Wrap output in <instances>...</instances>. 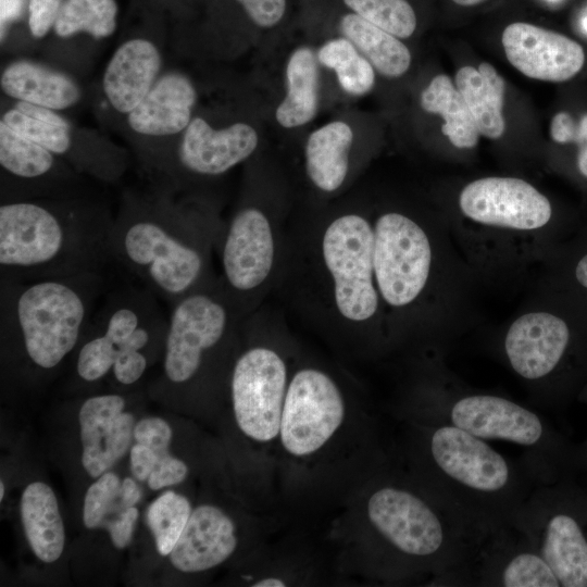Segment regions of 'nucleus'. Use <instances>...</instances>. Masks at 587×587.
<instances>
[{
	"label": "nucleus",
	"instance_id": "72a5a7b5",
	"mask_svg": "<svg viewBox=\"0 0 587 587\" xmlns=\"http://www.w3.org/2000/svg\"><path fill=\"white\" fill-rule=\"evenodd\" d=\"M400 39L410 38L417 27V15L409 0H330Z\"/></svg>",
	"mask_w": 587,
	"mask_h": 587
},
{
	"label": "nucleus",
	"instance_id": "c9c22d12",
	"mask_svg": "<svg viewBox=\"0 0 587 587\" xmlns=\"http://www.w3.org/2000/svg\"><path fill=\"white\" fill-rule=\"evenodd\" d=\"M118 476L107 471L88 488L83 509V522L87 528H105L128 507L121 497Z\"/></svg>",
	"mask_w": 587,
	"mask_h": 587
},
{
	"label": "nucleus",
	"instance_id": "c03bdc74",
	"mask_svg": "<svg viewBox=\"0 0 587 587\" xmlns=\"http://www.w3.org/2000/svg\"><path fill=\"white\" fill-rule=\"evenodd\" d=\"M577 400L587 404V385L579 392ZM579 473L578 478L587 487V437L578 445Z\"/></svg>",
	"mask_w": 587,
	"mask_h": 587
},
{
	"label": "nucleus",
	"instance_id": "bb28decb",
	"mask_svg": "<svg viewBox=\"0 0 587 587\" xmlns=\"http://www.w3.org/2000/svg\"><path fill=\"white\" fill-rule=\"evenodd\" d=\"M321 65L316 49L296 47L285 64V95L275 109V120L285 129L308 125L319 113Z\"/></svg>",
	"mask_w": 587,
	"mask_h": 587
},
{
	"label": "nucleus",
	"instance_id": "412c9836",
	"mask_svg": "<svg viewBox=\"0 0 587 587\" xmlns=\"http://www.w3.org/2000/svg\"><path fill=\"white\" fill-rule=\"evenodd\" d=\"M502 46L509 62L529 78L565 82L583 67L585 53L580 45L557 32L525 22L508 25Z\"/></svg>",
	"mask_w": 587,
	"mask_h": 587
},
{
	"label": "nucleus",
	"instance_id": "f8f14e48",
	"mask_svg": "<svg viewBox=\"0 0 587 587\" xmlns=\"http://www.w3.org/2000/svg\"><path fill=\"white\" fill-rule=\"evenodd\" d=\"M243 320L218 275L210 285L173 303L164 345L166 380L182 386L197 379L210 359L240 340Z\"/></svg>",
	"mask_w": 587,
	"mask_h": 587
},
{
	"label": "nucleus",
	"instance_id": "7c9ffc66",
	"mask_svg": "<svg viewBox=\"0 0 587 587\" xmlns=\"http://www.w3.org/2000/svg\"><path fill=\"white\" fill-rule=\"evenodd\" d=\"M321 66L335 73L340 89L351 97L367 95L375 85L376 71L346 37L334 35L316 49Z\"/></svg>",
	"mask_w": 587,
	"mask_h": 587
},
{
	"label": "nucleus",
	"instance_id": "20e7f679",
	"mask_svg": "<svg viewBox=\"0 0 587 587\" xmlns=\"http://www.w3.org/2000/svg\"><path fill=\"white\" fill-rule=\"evenodd\" d=\"M113 218L107 207L74 196L1 201L0 277L99 272Z\"/></svg>",
	"mask_w": 587,
	"mask_h": 587
},
{
	"label": "nucleus",
	"instance_id": "ea45409f",
	"mask_svg": "<svg viewBox=\"0 0 587 587\" xmlns=\"http://www.w3.org/2000/svg\"><path fill=\"white\" fill-rule=\"evenodd\" d=\"M187 474V465L182 460L170 454L155 465L147 479L148 486L153 490H159L183 482Z\"/></svg>",
	"mask_w": 587,
	"mask_h": 587
},
{
	"label": "nucleus",
	"instance_id": "f03ea898",
	"mask_svg": "<svg viewBox=\"0 0 587 587\" xmlns=\"http://www.w3.org/2000/svg\"><path fill=\"white\" fill-rule=\"evenodd\" d=\"M176 193L126 195L108 240L109 258L170 307L217 278L212 255L224 228L212 203Z\"/></svg>",
	"mask_w": 587,
	"mask_h": 587
},
{
	"label": "nucleus",
	"instance_id": "c756f323",
	"mask_svg": "<svg viewBox=\"0 0 587 587\" xmlns=\"http://www.w3.org/2000/svg\"><path fill=\"white\" fill-rule=\"evenodd\" d=\"M421 107L442 116L441 132L454 147L470 149L477 145L480 134L474 117L448 75L439 74L430 80L421 93Z\"/></svg>",
	"mask_w": 587,
	"mask_h": 587
},
{
	"label": "nucleus",
	"instance_id": "2eb2a0df",
	"mask_svg": "<svg viewBox=\"0 0 587 587\" xmlns=\"http://www.w3.org/2000/svg\"><path fill=\"white\" fill-rule=\"evenodd\" d=\"M346 414L344 392L326 370L301 365L290 373L279 438L295 457L320 450L338 430Z\"/></svg>",
	"mask_w": 587,
	"mask_h": 587
},
{
	"label": "nucleus",
	"instance_id": "7ed1b4c3",
	"mask_svg": "<svg viewBox=\"0 0 587 587\" xmlns=\"http://www.w3.org/2000/svg\"><path fill=\"white\" fill-rule=\"evenodd\" d=\"M419 486L447 510L475 546L513 523L536 482L487 440L447 424L419 423Z\"/></svg>",
	"mask_w": 587,
	"mask_h": 587
},
{
	"label": "nucleus",
	"instance_id": "58836bf2",
	"mask_svg": "<svg viewBox=\"0 0 587 587\" xmlns=\"http://www.w3.org/2000/svg\"><path fill=\"white\" fill-rule=\"evenodd\" d=\"M64 0H26L27 27L33 38L42 39L52 32Z\"/></svg>",
	"mask_w": 587,
	"mask_h": 587
},
{
	"label": "nucleus",
	"instance_id": "b1692460",
	"mask_svg": "<svg viewBox=\"0 0 587 587\" xmlns=\"http://www.w3.org/2000/svg\"><path fill=\"white\" fill-rule=\"evenodd\" d=\"M162 54L145 37L123 41L104 68L101 87L110 107L127 115L151 90L161 76Z\"/></svg>",
	"mask_w": 587,
	"mask_h": 587
},
{
	"label": "nucleus",
	"instance_id": "9b49d317",
	"mask_svg": "<svg viewBox=\"0 0 587 587\" xmlns=\"http://www.w3.org/2000/svg\"><path fill=\"white\" fill-rule=\"evenodd\" d=\"M275 316L262 305L243 320L249 342L234 360L229 386L235 419L249 438L267 442L279 435L289 382L285 354L270 340Z\"/></svg>",
	"mask_w": 587,
	"mask_h": 587
},
{
	"label": "nucleus",
	"instance_id": "37998d69",
	"mask_svg": "<svg viewBox=\"0 0 587 587\" xmlns=\"http://www.w3.org/2000/svg\"><path fill=\"white\" fill-rule=\"evenodd\" d=\"M570 275L575 286L587 295V246L580 247L572 257Z\"/></svg>",
	"mask_w": 587,
	"mask_h": 587
},
{
	"label": "nucleus",
	"instance_id": "5701e85b",
	"mask_svg": "<svg viewBox=\"0 0 587 587\" xmlns=\"http://www.w3.org/2000/svg\"><path fill=\"white\" fill-rule=\"evenodd\" d=\"M355 134L345 120H333L312 130L303 146V173L319 199L346 189L355 173Z\"/></svg>",
	"mask_w": 587,
	"mask_h": 587
},
{
	"label": "nucleus",
	"instance_id": "aec40b11",
	"mask_svg": "<svg viewBox=\"0 0 587 587\" xmlns=\"http://www.w3.org/2000/svg\"><path fill=\"white\" fill-rule=\"evenodd\" d=\"M0 122L43 146L80 174L114 182L126 170L123 151L96 137H77L74 126L65 117L47 122L26 115L12 105L2 113Z\"/></svg>",
	"mask_w": 587,
	"mask_h": 587
},
{
	"label": "nucleus",
	"instance_id": "49530a36",
	"mask_svg": "<svg viewBox=\"0 0 587 587\" xmlns=\"http://www.w3.org/2000/svg\"><path fill=\"white\" fill-rule=\"evenodd\" d=\"M22 0H1V37L7 32L8 25L20 14Z\"/></svg>",
	"mask_w": 587,
	"mask_h": 587
},
{
	"label": "nucleus",
	"instance_id": "39448f33",
	"mask_svg": "<svg viewBox=\"0 0 587 587\" xmlns=\"http://www.w3.org/2000/svg\"><path fill=\"white\" fill-rule=\"evenodd\" d=\"M419 423L452 425L487 441L522 447L521 462L536 484L578 477V445L545 415L504 396L438 385L422 397Z\"/></svg>",
	"mask_w": 587,
	"mask_h": 587
},
{
	"label": "nucleus",
	"instance_id": "2f4dec72",
	"mask_svg": "<svg viewBox=\"0 0 587 587\" xmlns=\"http://www.w3.org/2000/svg\"><path fill=\"white\" fill-rule=\"evenodd\" d=\"M212 16L257 35L275 34L292 17V0H209Z\"/></svg>",
	"mask_w": 587,
	"mask_h": 587
},
{
	"label": "nucleus",
	"instance_id": "a19ab883",
	"mask_svg": "<svg viewBox=\"0 0 587 587\" xmlns=\"http://www.w3.org/2000/svg\"><path fill=\"white\" fill-rule=\"evenodd\" d=\"M137 519L138 510L134 505L125 510L107 527L111 540L116 548L123 549L129 545Z\"/></svg>",
	"mask_w": 587,
	"mask_h": 587
},
{
	"label": "nucleus",
	"instance_id": "f704fd0d",
	"mask_svg": "<svg viewBox=\"0 0 587 587\" xmlns=\"http://www.w3.org/2000/svg\"><path fill=\"white\" fill-rule=\"evenodd\" d=\"M191 511L187 498L172 490L162 494L149 505L147 523L161 555H170Z\"/></svg>",
	"mask_w": 587,
	"mask_h": 587
},
{
	"label": "nucleus",
	"instance_id": "de8ad7c7",
	"mask_svg": "<svg viewBox=\"0 0 587 587\" xmlns=\"http://www.w3.org/2000/svg\"><path fill=\"white\" fill-rule=\"evenodd\" d=\"M253 587H284L286 583L277 577H266L252 584Z\"/></svg>",
	"mask_w": 587,
	"mask_h": 587
},
{
	"label": "nucleus",
	"instance_id": "1a4fd4ad",
	"mask_svg": "<svg viewBox=\"0 0 587 587\" xmlns=\"http://www.w3.org/2000/svg\"><path fill=\"white\" fill-rule=\"evenodd\" d=\"M158 299L145 287L107 296L79 342L75 369L82 380L97 382L112 372L118 384L129 386L142 377L150 362L147 351L165 345L168 319Z\"/></svg>",
	"mask_w": 587,
	"mask_h": 587
},
{
	"label": "nucleus",
	"instance_id": "f3484780",
	"mask_svg": "<svg viewBox=\"0 0 587 587\" xmlns=\"http://www.w3.org/2000/svg\"><path fill=\"white\" fill-rule=\"evenodd\" d=\"M466 586L561 587L529 537L514 523L494 530L475 546Z\"/></svg>",
	"mask_w": 587,
	"mask_h": 587
},
{
	"label": "nucleus",
	"instance_id": "4be33fe9",
	"mask_svg": "<svg viewBox=\"0 0 587 587\" xmlns=\"http://www.w3.org/2000/svg\"><path fill=\"white\" fill-rule=\"evenodd\" d=\"M124 409L125 399L116 394L90 397L80 407L82 463L93 478L109 471L134 438L135 419Z\"/></svg>",
	"mask_w": 587,
	"mask_h": 587
},
{
	"label": "nucleus",
	"instance_id": "e433bc0d",
	"mask_svg": "<svg viewBox=\"0 0 587 587\" xmlns=\"http://www.w3.org/2000/svg\"><path fill=\"white\" fill-rule=\"evenodd\" d=\"M550 134L555 142L577 145V167L587 178V114L576 122L567 112L557 113L551 121Z\"/></svg>",
	"mask_w": 587,
	"mask_h": 587
},
{
	"label": "nucleus",
	"instance_id": "a18cd8bd",
	"mask_svg": "<svg viewBox=\"0 0 587 587\" xmlns=\"http://www.w3.org/2000/svg\"><path fill=\"white\" fill-rule=\"evenodd\" d=\"M121 497L128 508L134 507L140 500L141 491L134 479L124 478L121 485Z\"/></svg>",
	"mask_w": 587,
	"mask_h": 587
},
{
	"label": "nucleus",
	"instance_id": "0eeeda50",
	"mask_svg": "<svg viewBox=\"0 0 587 587\" xmlns=\"http://www.w3.org/2000/svg\"><path fill=\"white\" fill-rule=\"evenodd\" d=\"M286 207L283 191L250 167L217 247L220 283L243 319L259 310L277 287L289 225Z\"/></svg>",
	"mask_w": 587,
	"mask_h": 587
},
{
	"label": "nucleus",
	"instance_id": "3c124183",
	"mask_svg": "<svg viewBox=\"0 0 587 587\" xmlns=\"http://www.w3.org/2000/svg\"><path fill=\"white\" fill-rule=\"evenodd\" d=\"M583 28L587 32V15L583 18Z\"/></svg>",
	"mask_w": 587,
	"mask_h": 587
},
{
	"label": "nucleus",
	"instance_id": "a211bd4d",
	"mask_svg": "<svg viewBox=\"0 0 587 587\" xmlns=\"http://www.w3.org/2000/svg\"><path fill=\"white\" fill-rule=\"evenodd\" d=\"M2 201L73 196L79 172L0 122Z\"/></svg>",
	"mask_w": 587,
	"mask_h": 587
},
{
	"label": "nucleus",
	"instance_id": "ddd939ff",
	"mask_svg": "<svg viewBox=\"0 0 587 587\" xmlns=\"http://www.w3.org/2000/svg\"><path fill=\"white\" fill-rule=\"evenodd\" d=\"M259 145L257 127L246 121L215 125L207 116L195 114L150 174L157 177V187L196 193L197 185L220 178L252 159Z\"/></svg>",
	"mask_w": 587,
	"mask_h": 587
},
{
	"label": "nucleus",
	"instance_id": "cd10ccee",
	"mask_svg": "<svg viewBox=\"0 0 587 587\" xmlns=\"http://www.w3.org/2000/svg\"><path fill=\"white\" fill-rule=\"evenodd\" d=\"M21 519L28 544L38 559L57 561L64 548V526L53 490L42 482L29 484L21 498Z\"/></svg>",
	"mask_w": 587,
	"mask_h": 587
},
{
	"label": "nucleus",
	"instance_id": "8fccbe9b",
	"mask_svg": "<svg viewBox=\"0 0 587 587\" xmlns=\"http://www.w3.org/2000/svg\"><path fill=\"white\" fill-rule=\"evenodd\" d=\"M4 497V485L3 482L0 483V499L2 500Z\"/></svg>",
	"mask_w": 587,
	"mask_h": 587
},
{
	"label": "nucleus",
	"instance_id": "6ab92c4d",
	"mask_svg": "<svg viewBox=\"0 0 587 587\" xmlns=\"http://www.w3.org/2000/svg\"><path fill=\"white\" fill-rule=\"evenodd\" d=\"M462 213L487 226L535 230L548 225L552 205L529 183L515 177H484L467 184L459 197Z\"/></svg>",
	"mask_w": 587,
	"mask_h": 587
},
{
	"label": "nucleus",
	"instance_id": "f257e3e1",
	"mask_svg": "<svg viewBox=\"0 0 587 587\" xmlns=\"http://www.w3.org/2000/svg\"><path fill=\"white\" fill-rule=\"evenodd\" d=\"M373 239L372 215L355 202L289 223L276 289L317 328L372 338L385 323L374 282Z\"/></svg>",
	"mask_w": 587,
	"mask_h": 587
},
{
	"label": "nucleus",
	"instance_id": "473e14b6",
	"mask_svg": "<svg viewBox=\"0 0 587 587\" xmlns=\"http://www.w3.org/2000/svg\"><path fill=\"white\" fill-rule=\"evenodd\" d=\"M117 15L116 0H64L52 33L61 39L80 34L104 39L115 32Z\"/></svg>",
	"mask_w": 587,
	"mask_h": 587
},
{
	"label": "nucleus",
	"instance_id": "dca6fc26",
	"mask_svg": "<svg viewBox=\"0 0 587 587\" xmlns=\"http://www.w3.org/2000/svg\"><path fill=\"white\" fill-rule=\"evenodd\" d=\"M198 102L193 82L184 73L162 74L141 102L126 116L140 142L142 164L151 173L188 127Z\"/></svg>",
	"mask_w": 587,
	"mask_h": 587
},
{
	"label": "nucleus",
	"instance_id": "a878e982",
	"mask_svg": "<svg viewBox=\"0 0 587 587\" xmlns=\"http://www.w3.org/2000/svg\"><path fill=\"white\" fill-rule=\"evenodd\" d=\"M2 92L15 101L61 111L82 99V89L68 74L32 60H15L0 75Z\"/></svg>",
	"mask_w": 587,
	"mask_h": 587
},
{
	"label": "nucleus",
	"instance_id": "c85d7f7f",
	"mask_svg": "<svg viewBox=\"0 0 587 587\" xmlns=\"http://www.w3.org/2000/svg\"><path fill=\"white\" fill-rule=\"evenodd\" d=\"M455 87L467 104L482 136L498 139L505 130L503 116L504 80L496 68L483 62L478 68L461 67Z\"/></svg>",
	"mask_w": 587,
	"mask_h": 587
},
{
	"label": "nucleus",
	"instance_id": "4c0bfd02",
	"mask_svg": "<svg viewBox=\"0 0 587 587\" xmlns=\"http://www.w3.org/2000/svg\"><path fill=\"white\" fill-rule=\"evenodd\" d=\"M134 439L136 442L149 447L155 453L157 464L170 455L172 429L161 417H146L137 422L134 428Z\"/></svg>",
	"mask_w": 587,
	"mask_h": 587
},
{
	"label": "nucleus",
	"instance_id": "9d476101",
	"mask_svg": "<svg viewBox=\"0 0 587 587\" xmlns=\"http://www.w3.org/2000/svg\"><path fill=\"white\" fill-rule=\"evenodd\" d=\"M513 523L561 587H587V487L578 477L535 484Z\"/></svg>",
	"mask_w": 587,
	"mask_h": 587
},
{
	"label": "nucleus",
	"instance_id": "423d86ee",
	"mask_svg": "<svg viewBox=\"0 0 587 587\" xmlns=\"http://www.w3.org/2000/svg\"><path fill=\"white\" fill-rule=\"evenodd\" d=\"M103 288L99 272L15 280L0 277V325L41 371L57 367L80 342Z\"/></svg>",
	"mask_w": 587,
	"mask_h": 587
},
{
	"label": "nucleus",
	"instance_id": "6e6552de",
	"mask_svg": "<svg viewBox=\"0 0 587 587\" xmlns=\"http://www.w3.org/2000/svg\"><path fill=\"white\" fill-rule=\"evenodd\" d=\"M503 352L513 372L535 386L539 405L564 411L587 385V315L525 313L510 325Z\"/></svg>",
	"mask_w": 587,
	"mask_h": 587
},
{
	"label": "nucleus",
	"instance_id": "09e8293b",
	"mask_svg": "<svg viewBox=\"0 0 587 587\" xmlns=\"http://www.w3.org/2000/svg\"><path fill=\"white\" fill-rule=\"evenodd\" d=\"M454 3L461 5V7H473L477 5L486 0H452Z\"/></svg>",
	"mask_w": 587,
	"mask_h": 587
},
{
	"label": "nucleus",
	"instance_id": "393cba45",
	"mask_svg": "<svg viewBox=\"0 0 587 587\" xmlns=\"http://www.w3.org/2000/svg\"><path fill=\"white\" fill-rule=\"evenodd\" d=\"M236 547L233 520L215 505L201 504L191 511L170 560L182 572H203L227 560Z\"/></svg>",
	"mask_w": 587,
	"mask_h": 587
},
{
	"label": "nucleus",
	"instance_id": "79ce46f5",
	"mask_svg": "<svg viewBox=\"0 0 587 587\" xmlns=\"http://www.w3.org/2000/svg\"><path fill=\"white\" fill-rule=\"evenodd\" d=\"M157 462L158 458L149 447L136 442L130 448L132 472L138 480H147L155 467Z\"/></svg>",
	"mask_w": 587,
	"mask_h": 587
},
{
	"label": "nucleus",
	"instance_id": "4468645a",
	"mask_svg": "<svg viewBox=\"0 0 587 587\" xmlns=\"http://www.w3.org/2000/svg\"><path fill=\"white\" fill-rule=\"evenodd\" d=\"M372 218L374 282L385 319L408 312L423 297L433 247L425 228L403 212L384 211Z\"/></svg>",
	"mask_w": 587,
	"mask_h": 587
}]
</instances>
